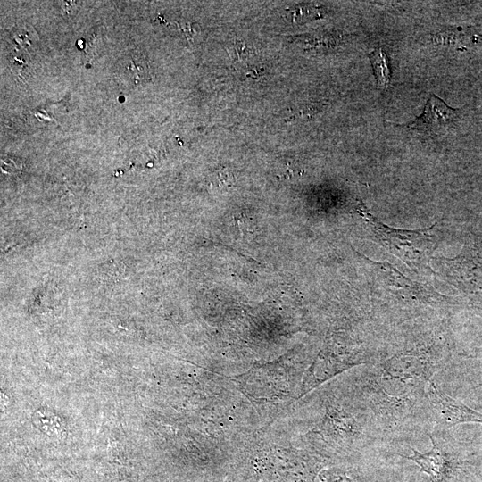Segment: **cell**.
Segmentation results:
<instances>
[{
  "label": "cell",
  "instance_id": "6da1fadb",
  "mask_svg": "<svg viewBox=\"0 0 482 482\" xmlns=\"http://www.w3.org/2000/svg\"><path fill=\"white\" fill-rule=\"evenodd\" d=\"M448 359L441 347L417 346L379 362L370 375L390 394H404L426 387Z\"/></svg>",
  "mask_w": 482,
  "mask_h": 482
},
{
  "label": "cell",
  "instance_id": "7a4b0ae2",
  "mask_svg": "<svg viewBox=\"0 0 482 482\" xmlns=\"http://www.w3.org/2000/svg\"><path fill=\"white\" fill-rule=\"evenodd\" d=\"M367 390L370 417L385 431L401 432L414 419L430 420L426 387L390 394L370 375Z\"/></svg>",
  "mask_w": 482,
  "mask_h": 482
},
{
  "label": "cell",
  "instance_id": "3957f363",
  "mask_svg": "<svg viewBox=\"0 0 482 482\" xmlns=\"http://www.w3.org/2000/svg\"><path fill=\"white\" fill-rule=\"evenodd\" d=\"M359 213L369 231L390 253L409 265L427 267V262L437 245L436 236L432 231L435 225L419 230L396 229L379 221L364 207L359 210Z\"/></svg>",
  "mask_w": 482,
  "mask_h": 482
},
{
  "label": "cell",
  "instance_id": "277c9868",
  "mask_svg": "<svg viewBox=\"0 0 482 482\" xmlns=\"http://www.w3.org/2000/svg\"><path fill=\"white\" fill-rule=\"evenodd\" d=\"M447 276L466 296L470 306L482 317V254L465 248L448 261Z\"/></svg>",
  "mask_w": 482,
  "mask_h": 482
},
{
  "label": "cell",
  "instance_id": "5b68a950",
  "mask_svg": "<svg viewBox=\"0 0 482 482\" xmlns=\"http://www.w3.org/2000/svg\"><path fill=\"white\" fill-rule=\"evenodd\" d=\"M430 420L440 428L461 423L482 424V413L440 390L433 379L426 386Z\"/></svg>",
  "mask_w": 482,
  "mask_h": 482
},
{
  "label": "cell",
  "instance_id": "8992f818",
  "mask_svg": "<svg viewBox=\"0 0 482 482\" xmlns=\"http://www.w3.org/2000/svg\"><path fill=\"white\" fill-rule=\"evenodd\" d=\"M458 109L452 108L435 94H430L422 112L413 120L405 123H391L399 128L436 135L454 125L459 119Z\"/></svg>",
  "mask_w": 482,
  "mask_h": 482
},
{
  "label": "cell",
  "instance_id": "52a82bcc",
  "mask_svg": "<svg viewBox=\"0 0 482 482\" xmlns=\"http://www.w3.org/2000/svg\"><path fill=\"white\" fill-rule=\"evenodd\" d=\"M432 442V448L427 453H420L416 449L412 450V454L404 456L414 461L420 468V470L427 473L431 482H446L454 473L456 461L449 450L442 446V442H438L435 435H429Z\"/></svg>",
  "mask_w": 482,
  "mask_h": 482
},
{
  "label": "cell",
  "instance_id": "ba28073f",
  "mask_svg": "<svg viewBox=\"0 0 482 482\" xmlns=\"http://www.w3.org/2000/svg\"><path fill=\"white\" fill-rule=\"evenodd\" d=\"M369 58L378 87L386 89L389 86L391 79V71L386 52L381 47H377L369 54Z\"/></svg>",
  "mask_w": 482,
  "mask_h": 482
},
{
  "label": "cell",
  "instance_id": "9c48e42d",
  "mask_svg": "<svg viewBox=\"0 0 482 482\" xmlns=\"http://www.w3.org/2000/svg\"><path fill=\"white\" fill-rule=\"evenodd\" d=\"M32 420L36 427L51 436H60L65 428V422L61 416L46 409L35 411Z\"/></svg>",
  "mask_w": 482,
  "mask_h": 482
},
{
  "label": "cell",
  "instance_id": "30bf717a",
  "mask_svg": "<svg viewBox=\"0 0 482 482\" xmlns=\"http://www.w3.org/2000/svg\"><path fill=\"white\" fill-rule=\"evenodd\" d=\"M470 38L471 39L469 32L448 29L437 31L433 36L432 40L434 43L440 45H464Z\"/></svg>",
  "mask_w": 482,
  "mask_h": 482
},
{
  "label": "cell",
  "instance_id": "8fae6325",
  "mask_svg": "<svg viewBox=\"0 0 482 482\" xmlns=\"http://www.w3.org/2000/svg\"><path fill=\"white\" fill-rule=\"evenodd\" d=\"M228 53L232 61L242 62L253 55L254 50L247 42L235 40L228 47Z\"/></svg>",
  "mask_w": 482,
  "mask_h": 482
},
{
  "label": "cell",
  "instance_id": "7c38bea8",
  "mask_svg": "<svg viewBox=\"0 0 482 482\" xmlns=\"http://www.w3.org/2000/svg\"><path fill=\"white\" fill-rule=\"evenodd\" d=\"M320 482H354L345 472L339 470H323L320 475Z\"/></svg>",
  "mask_w": 482,
  "mask_h": 482
},
{
  "label": "cell",
  "instance_id": "4fadbf2b",
  "mask_svg": "<svg viewBox=\"0 0 482 482\" xmlns=\"http://www.w3.org/2000/svg\"><path fill=\"white\" fill-rule=\"evenodd\" d=\"M178 26L181 32L184 34L187 39L192 41L194 37L198 33V26L190 21H181L178 23Z\"/></svg>",
  "mask_w": 482,
  "mask_h": 482
},
{
  "label": "cell",
  "instance_id": "5bb4252c",
  "mask_svg": "<svg viewBox=\"0 0 482 482\" xmlns=\"http://www.w3.org/2000/svg\"><path fill=\"white\" fill-rule=\"evenodd\" d=\"M133 71L135 72L137 78L145 79L147 75V62L145 61V59L141 60L139 57V60H136L135 57L131 60Z\"/></svg>",
  "mask_w": 482,
  "mask_h": 482
},
{
  "label": "cell",
  "instance_id": "9a60e30c",
  "mask_svg": "<svg viewBox=\"0 0 482 482\" xmlns=\"http://www.w3.org/2000/svg\"><path fill=\"white\" fill-rule=\"evenodd\" d=\"M218 180L220 186H229L232 183L233 177L227 169H221L218 172Z\"/></svg>",
  "mask_w": 482,
  "mask_h": 482
},
{
  "label": "cell",
  "instance_id": "2e32d148",
  "mask_svg": "<svg viewBox=\"0 0 482 482\" xmlns=\"http://www.w3.org/2000/svg\"><path fill=\"white\" fill-rule=\"evenodd\" d=\"M14 37L16 41L24 47L26 44L30 45V37L27 35V33H24V31H21L18 29L17 31H14Z\"/></svg>",
  "mask_w": 482,
  "mask_h": 482
},
{
  "label": "cell",
  "instance_id": "e0dca14e",
  "mask_svg": "<svg viewBox=\"0 0 482 482\" xmlns=\"http://www.w3.org/2000/svg\"><path fill=\"white\" fill-rule=\"evenodd\" d=\"M478 352H482V346H481V347H480V348H479V349H478ZM481 386V387H482V383H481V384H479V386Z\"/></svg>",
  "mask_w": 482,
  "mask_h": 482
}]
</instances>
